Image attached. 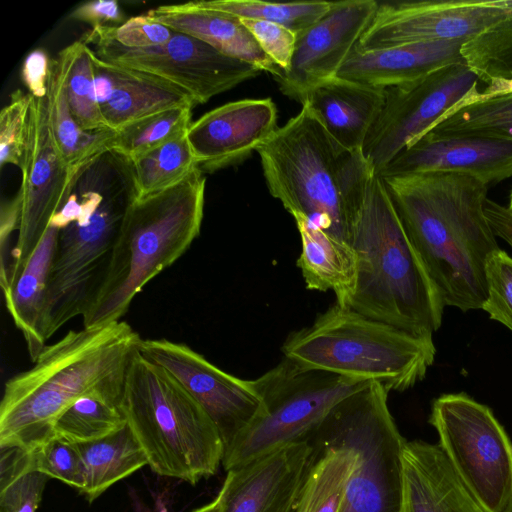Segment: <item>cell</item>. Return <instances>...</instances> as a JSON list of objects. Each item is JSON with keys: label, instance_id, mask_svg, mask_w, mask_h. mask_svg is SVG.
I'll return each instance as SVG.
<instances>
[{"label": "cell", "instance_id": "obj_1", "mask_svg": "<svg viewBox=\"0 0 512 512\" xmlns=\"http://www.w3.org/2000/svg\"><path fill=\"white\" fill-rule=\"evenodd\" d=\"M382 180L445 306L481 309L487 297L486 262L500 249L484 211L488 185L453 172Z\"/></svg>", "mask_w": 512, "mask_h": 512}, {"label": "cell", "instance_id": "obj_2", "mask_svg": "<svg viewBox=\"0 0 512 512\" xmlns=\"http://www.w3.org/2000/svg\"><path fill=\"white\" fill-rule=\"evenodd\" d=\"M142 339L125 321L69 331L4 386L0 446L33 452L55 438L60 415L77 399L122 390Z\"/></svg>", "mask_w": 512, "mask_h": 512}, {"label": "cell", "instance_id": "obj_3", "mask_svg": "<svg viewBox=\"0 0 512 512\" xmlns=\"http://www.w3.org/2000/svg\"><path fill=\"white\" fill-rule=\"evenodd\" d=\"M256 152L270 194L293 216L349 242L374 169L337 142L305 104Z\"/></svg>", "mask_w": 512, "mask_h": 512}, {"label": "cell", "instance_id": "obj_4", "mask_svg": "<svg viewBox=\"0 0 512 512\" xmlns=\"http://www.w3.org/2000/svg\"><path fill=\"white\" fill-rule=\"evenodd\" d=\"M349 242L357 271L346 307L410 334L433 337L442 323L443 298L376 173L369 179Z\"/></svg>", "mask_w": 512, "mask_h": 512}, {"label": "cell", "instance_id": "obj_5", "mask_svg": "<svg viewBox=\"0 0 512 512\" xmlns=\"http://www.w3.org/2000/svg\"><path fill=\"white\" fill-rule=\"evenodd\" d=\"M205 183L204 173L196 167L179 183L135 199L104 279L82 316L83 327L121 321L146 284L187 251L200 233Z\"/></svg>", "mask_w": 512, "mask_h": 512}, {"label": "cell", "instance_id": "obj_6", "mask_svg": "<svg viewBox=\"0 0 512 512\" xmlns=\"http://www.w3.org/2000/svg\"><path fill=\"white\" fill-rule=\"evenodd\" d=\"M121 410L156 474L195 485L222 464L224 444L212 419L139 349L127 369Z\"/></svg>", "mask_w": 512, "mask_h": 512}, {"label": "cell", "instance_id": "obj_7", "mask_svg": "<svg viewBox=\"0 0 512 512\" xmlns=\"http://www.w3.org/2000/svg\"><path fill=\"white\" fill-rule=\"evenodd\" d=\"M284 358L309 369L378 382L402 392L424 379L433 364V337L410 334L335 303L312 325L292 332Z\"/></svg>", "mask_w": 512, "mask_h": 512}, {"label": "cell", "instance_id": "obj_8", "mask_svg": "<svg viewBox=\"0 0 512 512\" xmlns=\"http://www.w3.org/2000/svg\"><path fill=\"white\" fill-rule=\"evenodd\" d=\"M378 382L340 401L303 440L317 452L348 447L357 454L340 512H404L402 450L406 440Z\"/></svg>", "mask_w": 512, "mask_h": 512}, {"label": "cell", "instance_id": "obj_9", "mask_svg": "<svg viewBox=\"0 0 512 512\" xmlns=\"http://www.w3.org/2000/svg\"><path fill=\"white\" fill-rule=\"evenodd\" d=\"M251 383L261 397L262 409L225 449L226 471L303 441L334 406L370 382L305 368L283 358Z\"/></svg>", "mask_w": 512, "mask_h": 512}, {"label": "cell", "instance_id": "obj_10", "mask_svg": "<svg viewBox=\"0 0 512 512\" xmlns=\"http://www.w3.org/2000/svg\"><path fill=\"white\" fill-rule=\"evenodd\" d=\"M137 196L133 163L126 157L90 219L60 230L47 289V340L87 310L106 274L124 217Z\"/></svg>", "mask_w": 512, "mask_h": 512}, {"label": "cell", "instance_id": "obj_11", "mask_svg": "<svg viewBox=\"0 0 512 512\" xmlns=\"http://www.w3.org/2000/svg\"><path fill=\"white\" fill-rule=\"evenodd\" d=\"M430 424L453 470L484 512L512 503V442L492 410L466 393L432 403Z\"/></svg>", "mask_w": 512, "mask_h": 512}, {"label": "cell", "instance_id": "obj_12", "mask_svg": "<svg viewBox=\"0 0 512 512\" xmlns=\"http://www.w3.org/2000/svg\"><path fill=\"white\" fill-rule=\"evenodd\" d=\"M81 40L101 60L153 74L187 91L196 105L257 77L261 71L227 56L207 43L174 31L157 46L133 49L119 44L105 26L92 28Z\"/></svg>", "mask_w": 512, "mask_h": 512}, {"label": "cell", "instance_id": "obj_13", "mask_svg": "<svg viewBox=\"0 0 512 512\" xmlns=\"http://www.w3.org/2000/svg\"><path fill=\"white\" fill-rule=\"evenodd\" d=\"M479 81L476 73L462 62L442 67L414 82L386 88L383 109L362 149L375 173L446 113L479 93Z\"/></svg>", "mask_w": 512, "mask_h": 512}, {"label": "cell", "instance_id": "obj_14", "mask_svg": "<svg viewBox=\"0 0 512 512\" xmlns=\"http://www.w3.org/2000/svg\"><path fill=\"white\" fill-rule=\"evenodd\" d=\"M31 96V95H30ZM22 215L4 291L19 275L44 235L52 217L64 203L76 174L57 146L47 96H31L26 147L20 167Z\"/></svg>", "mask_w": 512, "mask_h": 512}, {"label": "cell", "instance_id": "obj_15", "mask_svg": "<svg viewBox=\"0 0 512 512\" xmlns=\"http://www.w3.org/2000/svg\"><path fill=\"white\" fill-rule=\"evenodd\" d=\"M512 11V0H428L378 2L356 45L371 51L400 45L469 41Z\"/></svg>", "mask_w": 512, "mask_h": 512}, {"label": "cell", "instance_id": "obj_16", "mask_svg": "<svg viewBox=\"0 0 512 512\" xmlns=\"http://www.w3.org/2000/svg\"><path fill=\"white\" fill-rule=\"evenodd\" d=\"M139 352L167 370L203 407L220 433L224 451L262 409L251 380L228 374L186 344L142 339Z\"/></svg>", "mask_w": 512, "mask_h": 512}, {"label": "cell", "instance_id": "obj_17", "mask_svg": "<svg viewBox=\"0 0 512 512\" xmlns=\"http://www.w3.org/2000/svg\"><path fill=\"white\" fill-rule=\"evenodd\" d=\"M377 5L375 0L331 1L329 11L297 36L290 69L276 80L281 92L301 102L311 88L336 77Z\"/></svg>", "mask_w": 512, "mask_h": 512}, {"label": "cell", "instance_id": "obj_18", "mask_svg": "<svg viewBox=\"0 0 512 512\" xmlns=\"http://www.w3.org/2000/svg\"><path fill=\"white\" fill-rule=\"evenodd\" d=\"M277 129L270 98L243 99L208 111L191 123L186 136L197 167L212 173L248 158Z\"/></svg>", "mask_w": 512, "mask_h": 512}, {"label": "cell", "instance_id": "obj_19", "mask_svg": "<svg viewBox=\"0 0 512 512\" xmlns=\"http://www.w3.org/2000/svg\"><path fill=\"white\" fill-rule=\"evenodd\" d=\"M311 454L299 441L228 470L222 512H294Z\"/></svg>", "mask_w": 512, "mask_h": 512}, {"label": "cell", "instance_id": "obj_20", "mask_svg": "<svg viewBox=\"0 0 512 512\" xmlns=\"http://www.w3.org/2000/svg\"><path fill=\"white\" fill-rule=\"evenodd\" d=\"M421 172L470 175L489 185L512 178V141L491 138H417L377 175L381 178Z\"/></svg>", "mask_w": 512, "mask_h": 512}, {"label": "cell", "instance_id": "obj_21", "mask_svg": "<svg viewBox=\"0 0 512 512\" xmlns=\"http://www.w3.org/2000/svg\"><path fill=\"white\" fill-rule=\"evenodd\" d=\"M93 64L96 101L110 130L173 107L196 106L187 91L163 78L105 62L94 53Z\"/></svg>", "mask_w": 512, "mask_h": 512}, {"label": "cell", "instance_id": "obj_22", "mask_svg": "<svg viewBox=\"0 0 512 512\" xmlns=\"http://www.w3.org/2000/svg\"><path fill=\"white\" fill-rule=\"evenodd\" d=\"M464 40L423 42L371 51L356 47L337 77L377 88L414 82L447 65L465 62Z\"/></svg>", "mask_w": 512, "mask_h": 512}, {"label": "cell", "instance_id": "obj_23", "mask_svg": "<svg viewBox=\"0 0 512 512\" xmlns=\"http://www.w3.org/2000/svg\"><path fill=\"white\" fill-rule=\"evenodd\" d=\"M402 468L404 512H484L439 445L406 441Z\"/></svg>", "mask_w": 512, "mask_h": 512}, {"label": "cell", "instance_id": "obj_24", "mask_svg": "<svg viewBox=\"0 0 512 512\" xmlns=\"http://www.w3.org/2000/svg\"><path fill=\"white\" fill-rule=\"evenodd\" d=\"M386 89L334 77L311 88L301 104L307 105L329 134L350 150H362L378 119Z\"/></svg>", "mask_w": 512, "mask_h": 512}, {"label": "cell", "instance_id": "obj_25", "mask_svg": "<svg viewBox=\"0 0 512 512\" xmlns=\"http://www.w3.org/2000/svg\"><path fill=\"white\" fill-rule=\"evenodd\" d=\"M146 15L174 31L197 38L227 56L271 74L276 80L284 73L264 53L242 21L233 15L203 8L197 1L162 5Z\"/></svg>", "mask_w": 512, "mask_h": 512}, {"label": "cell", "instance_id": "obj_26", "mask_svg": "<svg viewBox=\"0 0 512 512\" xmlns=\"http://www.w3.org/2000/svg\"><path fill=\"white\" fill-rule=\"evenodd\" d=\"M60 229L49 224L17 278L4 290L6 308L34 362L47 341L44 319L50 270Z\"/></svg>", "mask_w": 512, "mask_h": 512}, {"label": "cell", "instance_id": "obj_27", "mask_svg": "<svg viewBox=\"0 0 512 512\" xmlns=\"http://www.w3.org/2000/svg\"><path fill=\"white\" fill-rule=\"evenodd\" d=\"M300 238L297 259L306 287L326 292L332 290L336 303L347 306L356 282V255L351 245L301 217L294 218Z\"/></svg>", "mask_w": 512, "mask_h": 512}, {"label": "cell", "instance_id": "obj_28", "mask_svg": "<svg viewBox=\"0 0 512 512\" xmlns=\"http://www.w3.org/2000/svg\"><path fill=\"white\" fill-rule=\"evenodd\" d=\"M77 446L85 469V486L81 493L89 503L114 483L148 465L146 454L128 425Z\"/></svg>", "mask_w": 512, "mask_h": 512}, {"label": "cell", "instance_id": "obj_29", "mask_svg": "<svg viewBox=\"0 0 512 512\" xmlns=\"http://www.w3.org/2000/svg\"><path fill=\"white\" fill-rule=\"evenodd\" d=\"M426 133L440 138L512 141V93L489 94L481 91L446 113Z\"/></svg>", "mask_w": 512, "mask_h": 512}, {"label": "cell", "instance_id": "obj_30", "mask_svg": "<svg viewBox=\"0 0 512 512\" xmlns=\"http://www.w3.org/2000/svg\"><path fill=\"white\" fill-rule=\"evenodd\" d=\"M357 454L348 447H330L311 454L294 512H340Z\"/></svg>", "mask_w": 512, "mask_h": 512}, {"label": "cell", "instance_id": "obj_31", "mask_svg": "<svg viewBox=\"0 0 512 512\" xmlns=\"http://www.w3.org/2000/svg\"><path fill=\"white\" fill-rule=\"evenodd\" d=\"M46 96L57 146L64 161L74 172L98 153L111 149L115 131H85L74 119L56 59L52 60Z\"/></svg>", "mask_w": 512, "mask_h": 512}, {"label": "cell", "instance_id": "obj_32", "mask_svg": "<svg viewBox=\"0 0 512 512\" xmlns=\"http://www.w3.org/2000/svg\"><path fill=\"white\" fill-rule=\"evenodd\" d=\"M123 390L86 394L70 405L55 424L56 437L78 444L106 437L127 425L121 410Z\"/></svg>", "mask_w": 512, "mask_h": 512}, {"label": "cell", "instance_id": "obj_33", "mask_svg": "<svg viewBox=\"0 0 512 512\" xmlns=\"http://www.w3.org/2000/svg\"><path fill=\"white\" fill-rule=\"evenodd\" d=\"M70 111L85 131L110 130L95 97L91 48L81 39L62 49L56 59Z\"/></svg>", "mask_w": 512, "mask_h": 512}, {"label": "cell", "instance_id": "obj_34", "mask_svg": "<svg viewBox=\"0 0 512 512\" xmlns=\"http://www.w3.org/2000/svg\"><path fill=\"white\" fill-rule=\"evenodd\" d=\"M192 107H173L138 119L118 131L111 149L134 160L141 155L187 134Z\"/></svg>", "mask_w": 512, "mask_h": 512}, {"label": "cell", "instance_id": "obj_35", "mask_svg": "<svg viewBox=\"0 0 512 512\" xmlns=\"http://www.w3.org/2000/svg\"><path fill=\"white\" fill-rule=\"evenodd\" d=\"M137 198L167 189L182 181L197 167L183 135L132 160Z\"/></svg>", "mask_w": 512, "mask_h": 512}, {"label": "cell", "instance_id": "obj_36", "mask_svg": "<svg viewBox=\"0 0 512 512\" xmlns=\"http://www.w3.org/2000/svg\"><path fill=\"white\" fill-rule=\"evenodd\" d=\"M197 3L203 8L227 13L239 19L276 23L295 32L297 36L321 19L331 7V1L277 3L257 0H212Z\"/></svg>", "mask_w": 512, "mask_h": 512}, {"label": "cell", "instance_id": "obj_37", "mask_svg": "<svg viewBox=\"0 0 512 512\" xmlns=\"http://www.w3.org/2000/svg\"><path fill=\"white\" fill-rule=\"evenodd\" d=\"M32 453L35 470L83 490L85 469L77 444L55 437Z\"/></svg>", "mask_w": 512, "mask_h": 512}, {"label": "cell", "instance_id": "obj_38", "mask_svg": "<svg viewBox=\"0 0 512 512\" xmlns=\"http://www.w3.org/2000/svg\"><path fill=\"white\" fill-rule=\"evenodd\" d=\"M31 96L22 90L10 95L9 103L0 112V166L21 167L26 147V135Z\"/></svg>", "mask_w": 512, "mask_h": 512}, {"label": "cell", "instance_id": "obj_39", "mask_svg": "<svg viewBox=\"0 0 512 512\" xmlns=\"http://www.w3.org/2000/svg\"><path fill=\"white\" fill-rule=\"evenodd\" d=\"M487 297L481 309L512 331V257L499 249L485 266Z\"/></svg>", "mask_w": 512, "mask_h": 512}, {"label": "cell", "instance_id": "obj_40", "mask_svg": "<svg viewBox=\"0 0 512 512\" xmlns=\"http://www.w3.org/2000/svg\"><path fill=\"white\" fill-rule=\"evenodd\" d=\"M49 477L34 468L0 481V512H36Z\"/></svg>", "mask_w": 512, "mask_h": 512}, {"label": "cell", "instance_id": "obj_41", "mask_svg": "<svg viewBox=\"0 0 512 512\" xmlns=\"http://www.w3.org/2000/svg\"><path fill=\"white\" fill-rule=\"evenodd\" d=\"M264 53L284 72H288L295 52L297 34L269 21L240 19Z\"/></svg>", "mask_w": 512, "mask_h": 512}, {"label": "cell", "instance_id": "obj_42", "mask_svg": "<svg viewBox=\"0 0 512 512\" xmlns=\"http://www.w3.org/2000/svg\"><path fill=\"white\" fill-rule=\"evenodd\" d=\"M119 44L127 48L143 49L167 42L174 30L147 15L135 16L117 26H105Z\"/></svg>", "mask_w": 512, "mask_h": 512}, {"label": "cell", "instance_id": "obj_43", "mask_svg": "<svg viewBox=\"0 0 512 512\" xmlns=\"http://www.w3.org/2000/svg\"><path fill=\"white\" fill-rule=\"evenodd\" d=\"M22 215V196L18 193L9 201H4L0 209V252H1V289L7 284L9 263L7 260L8 246L11 235L16 229L19 230Z\"/></svg>", "mask_w": 512, "mask_h": 512}, {"label": "cell", "instance_id": "obj_44", "mask_svg": "<svg viewBox=\"0 0 512 512\" xmlns=\"http://www.w3.org/2000/svg\"><path fill=\"white\" fill-rule=\"evenodd\" d=\"M52 60L40 48L31 51L26 56L22 65L21 76L31 96L36 98L46 97Z\"/></svg>", "mask_w": 512, "mask_h": 512}, {"label": "cell", "instance_id": "obj_45", "mask_svg": "<svg viewBox=\"0 0 512 512\" xmlns=\"http://www.w3.org/2000/svg\"><path fill=\"white\" fill-rule=\"evenodd\" d=\"M70 17L96 28L117 26L115 23H120L124 15L116 0H93L78 6Z\"/></svg>", "mask_w": 512, "mask_h": 512}, {"label": "cell", "instance_id": "obj_46", "mask_svg": "<svg viewBox=\"0 0 512 512\" xmlns=\"http://www.w3.org/2000/svg\"><path fill=\"white\" fill-rule=\"evenodd\" d=\"M486 216L495 235L512 247V212L508 207L493 203L487 208Z\"/></svg>", "mask_w": 512, "mask_h": 512}, {"label": "cell", "instance_id": "obj_47", "mask_svg": "<svg viewBox=\"0 0 512 512\" xmlns=\"http://www.w3.org/2000/svg\"><path fill=\"white\" fill-rule=\"evenodd\" d=\"M223 511V495L219 491L215 499L202 507H199L192 512H222Z\"/></svg>", "mask_w": 512, "mask_h": 512}, {"label": "cell", "instance_id": "obj_48", "mask_svg": "<svg viewBox=\"0 0 512 512\" xmlns=\"http://www.w3.org/2000/svg\"><path fill=\"white\" fill-rule=\"evenodd\" d=\"M135 512H152L145 504L141 502L137 495L132 496Z\"/></svg>", "mask_w": 512, "mask_h": 512}, {"label": "cell", "instance_id": "obj_49", "mask_svg": "<svg viewBox=\"0 0 512 512\" xmlns=\"http://www.w3.org/2000/svg\"><path fill=\"white\" fill-rule=\"evenodd\" d=\"M508 209L512 212V190L509 195V203H508Z\"/></svg>", "mask_w": 512, "mask_h": 512}, {"label": "cell", "instance_id": "obj_50", "mask_svg": "<svg viewBox=\"0 0 512 512\" xmlns=\"http://www.w3.org/2000/svg\"><path fill=\"white\" fill-rule=\"evenodd\" d=\"M504 512H512V503L510 504V506Z\"/></svg>", "mask_w": 512, "mask_h": 512}]
</instances>
